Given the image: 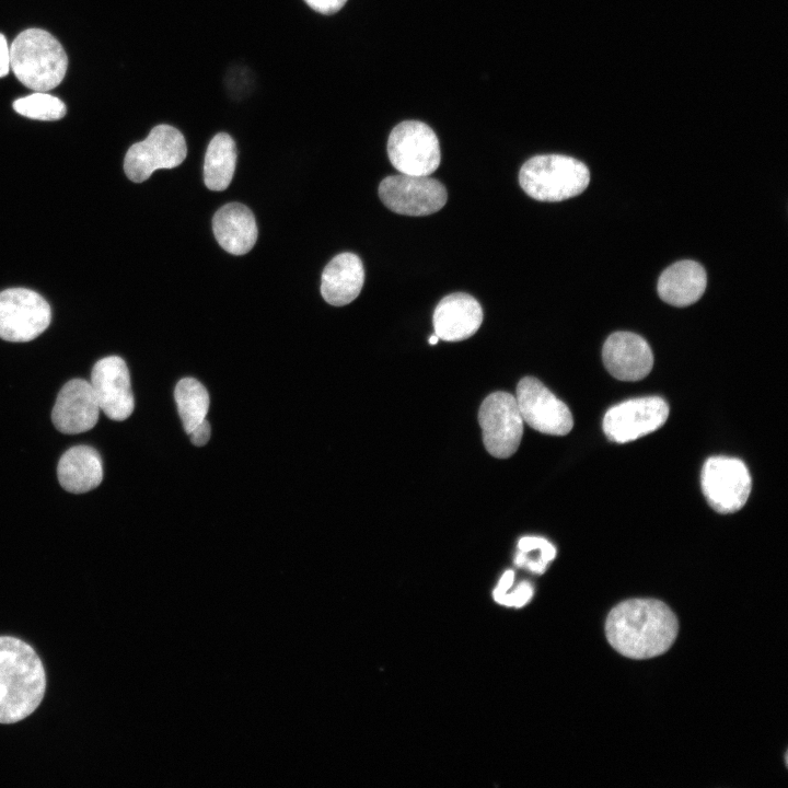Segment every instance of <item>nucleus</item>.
Returning a JSON list of instances; mask_svg holds the SVG:
<instances>
[{"mask_svg":"<svg viewBox=\"0 0 788 788\" xmlns=\"http://www.w3.org/2000/svg\"><path fill=\"white\" fill-rule=\"evenodd\" d=\"M679 623L672 610L656 599H631L611 610L605 622L610 645L630 659L664 653L674 642Z\"/></svg>","mask_w":788,"mask_h":788,"instance_id":"nucleus-1","label":"nucleus"},{"mask_svg":"<svg viewBox=\"0 0 788 788\" xmlns=\"http://www.w3.org/2000/svg\"><path fill=\"white\" fill-rule=\"evenodd\" d=\"M46 688L44 665L25 641L0 637V723L28 717L40 704Z\"/></svg>","mask_w":788,"mask_h":788,"instance_id":"nucleus-2","label":"nucleus"},{"mask_svg":"<svg viewBox=\"0 0 788 788\" xmlns=\"http://www.w3.org/2000/svg\"><path fill=\"white\" fill-rule=\"evenodd\" d=\"M10 67L26 88L47 92L65 78L68 57L50 33L42 28H27L10 45Z\"/></svg>","mask_w":788,"mask_h":788,"instance_id":"nucleus-3","label":"nucleus"},{"mask_svg":"<svg viewBox=\"0 0 788 788\" xmlns=\"http://www.w3.org/2000/svg\"><path fill=\"white\" fill-rule=\"evenodd\" d=\"M589 182L588 166L563 154L533 157L519 172L522 189L540 201H561L578 196L588 187Z\"/></svg>","mask_w":788,"mask_h":788,"instance_id":"nucleus-4","label":"nucleus"},{"mask_svg":"<svg viewBox=\"0 0 788 788\" xmlns=\"http://www.w3.org/2000/svg\"><path fill=\"white\" fill-rule=\"evenodd\" d=\"M392 165L402 174L429 176L440 164V146L425 123L406 120L393 128L387 140Z\"/></svg>","mask_w":788,"mask_h":788,"instance_id":"nucleus-5","label":"nucleus"},{"mask_svg":"<svg viewBox=\"0 0 788 788\" xmlns=\"http://www.w3.org/2000/svg\"><path fill=\"white\" fill-rule=\"evenodd\" d=\"M186 154L187 147L182 132L171 125L161 124L153 127L144 140L128 149L124 171L130 181L141 183L155 170L178 166Z\"/></svg>","mask_w":788,"mask_h":788,"instance_id":"nucleus-6","label":"nucleus"},{"mask_svg":"<svg viewBox=\"0 0 788 788\" xmlns=\"http://www.w3.org/2000/svg\"><path fill=\"white\" fill-rule=\"evenodd\" d=\"M478 422L487 452L498 459L513 455L523 436V419L514 395L499 391L480 404Z\"/></svg>","mask_w":788,"mask_h":788,"instance_id":"nucleus-7","label":"nucleus"},{"mask_svg":"<svg viewBox=\"0 0 788 788\" xmlns=\"http://www.w3.org/2000/svg\"><path fill=\"white\" fill-rule=\"evenodd\" d=\"M700 483L708 505L721 514L739 511L752 488L746 465L739 459L727 456L709 457L703 466Z\"/></svg>","mask_w":788,"mask_h":788,"instance_id":"nucleus-8","label":"nucleus"},{"mask_svg":"<svg viewBox=\"0 0 788 788\" xmlns=\"http://www.w3.org/2000/svg\"><path fill=\"white\" fill-rule=\"evenodd\" d=\"M50 321V306L37 292L25 288L0 292V338L12 343L33 340Z\"/></svg>","mask_w":788,"mask_h":788,"instance_id":"nucleus-9","label":"nucleus"},{"mask_svg":"<svg viewBox=\"0 0 788 788\" xmlns=\"http://www.w3.org/2000/svg\"><path fill=\"white\" fill-rule=\"evenodd\" d=\"M379 197L393 212L404 216H428L447 202V189L429 176L407 174L386 176L379 185Z\"/></svg>","mask_w":788,"mask_h":788,"instance_id":"nucleus-10","label":"nucleus"},{"mask_svg":"<svg viewBox=\"0 0 788 788\" xmlns=\"http://www.w3.org/2000/svg\"><path fill=\"white\" fill-rule=\"evenodd\" d=\"M515 401L523 422L545 434L565 436L573 426L568 406L540 380L522 378L515 389Z\"/></svg>","mask_w":788,"mask_h":788,"instance_id":"nucleus-11","label":"nucleus"},{"mask_svg":"<svg viewBox=\"0 0 788 788\" xmlns=\"http://www.w3.org/2000/svg\"><path fill=\"white\" fill-rule=\"evenodd\" d=\"M668 403L659 396L638 397L611 407L603 418V431L616 443H626L649 434L664 425Z\"/></svg>","mask_w":788,"mask_h":788,"instance_id":"nucleus-12","label":"nucleus"},{"mask_svg":"<svg viewBox=\"0 0 788 788\" xmlns=\"http://www.w3.org/2000/svg\"><path fill=\"white\" fill-rule=\"evenodd\" d=\"M100 409L112 420L127 419L134 412L130 374L125 360L108 356L99 360L90 382Z\"/></svg>","mask_w":788,"mask_h":788,"instance_id":"nucleus-13","label":"nucleus"},{"mask_svg":"<svg viewBox=\"0 0 788 788\" xmlns=\"http://www.w3.org/2000/svg\"><path fill=\"white\" fill-rule=\"evenodd\" d=\"M101 409L90 382L73 379L57 395L51 412L56 429L66 434H77L92 429Z\"/></svg>","mask_w":788,"mask_h":788,"instance_id":"nucleus-14","label":"nucleus"},{"mask_svg":"<svg viewBox=\"0 0 788 788\" xmlns=\"http://www.w3.org/2000/svg\"><path fill=\"white\" fill-rule=\"evenodd\" d=\"M602 359L611 375L621 381H638L652 369L653 354L641 336L615 332L605 340Z\"/></svg>","mask_w":788,"mask_h":788,"instance_id":"nucleus-15","label":"nucleus"},{"mask_svg":"<svg viewBox=\"0 0 788 788\" xmlns=\"http://www.w3.org/2000/svg\"><path fill=\"white\" fill-rule=\"evenodd\" d=\"M483 322L479 302L464 292L444 297L436 306L432 317L439 339L460 341L473 336Z\"/></svg>","mask_w":788,"mask_h":788,"instance_id":"nucleus-16","label":"nucleus"},{"mask_svg":"<svg viewBox=\"0 0 788 788\" xmlns=\"http://www.w3.org/2000/svg\"><path fill=\"white\" fill-rule=\"evenodd\" d=\"M212 230L219 245L233 255L246 254L257 240L254 215L240 202L222 206L212 218Z\"/></svg>","mask_w":788,"mask_h":788,"instance_id":"nucleus-17","label":"nucleus"},{"mask_svg":"<svg viewBox=\"0 0 788 788\" xmlns=\"http://www.w3.org/2000/svg\"><path fill=\"white\" fill-rule=\"evenodd\" d=\"M364 282L361 259L352 253L336 255L324 268L321 293L324 300L335 306L352 302Z\"/></svg>","mask_w":788,"mask_h":788,"instance_id":"nucleus-18","label":"nucleus"},{"mask_svg":"<svg viewBox=\"0 0 788 788\" xmlns=\"http://www.w3.org/2000/svg\"><path fill=\"white\" fill-rule=\"evenodd\" d=\"M707 286L704 267L690 259L680 260L659 277L658 293L660 298L674 306H687L700 299Z\"/></svg>","mask_w":788,"mask_h":788,"instance_id":"nucleus-19","label":"nucleus"},{"mask_svg":"<svg viewBox=\"0 0 788 788\" xmlns=\"http://www.w3.org/2000/svg\"><path fill=\"white\" fill-rule=\"evenodd\" d=\"M60 486L72 494H84L96 488L103 479V463L99 452L89 445L67 450L57 465Z\"/></svg>","mask_w":788,"mask_h":788,"instance_id":"nucleus-20","label":"nucleus"},{"mask_svg":"<svg viewBox=\"0 0 788 788\" xmlns=\"http://www.w3.org/2000/svg\"><path fill=\"white\" fill-rule=\"evenodd\" d=\"M236 165L235 142L227 132L217 134L209 142L205 162L204 181L210 190L221 192L230 185Z\"/></svg>","mask_w":788,"mask_h":788,"instance_id":"nucleus-21","label":"nucleus"},{"mask_svg":"<svg viewBox=\"0 0 788 788\" xmlns=\"http://www.w3.org/2000/svg\"><path fill=\"white\" fill-rule=\"evenodd\" d=\"M174 397L183 427L189 433L206 419L209 409L208 392L196 379L184 378L176 384Z\"/></svg>","mask_w":788,"mask_h":788,"instance_id":"nucleus-22","label":"nucleus"},{"mask_svg":"<svg viewBox=\"0 0 788 788\" xmlns=\"http://www.w3.org/2000/svg\"><path fill=\"white\" fill-rule=\"evenodd\" d=\"M556 557L555 546L544 537L523 536L518 542L514 565L533 573L543 575Z\"/></svg>","mask_w":788,"mask_h":788,"instance_id":"nucleus-23","label":"nucleus"},{"mask_svg":"<svg viewBox=\"0 0 788 788\" xmlns=\"http://www.w3.org/2000/svg\"><path fill=\"white\" fill-rule=\"evenodd\" d=\"M13 108L22 116L38 120H58L66 114L63 102L46 92H34L18 99Z\"/></svg>","mask_w":788,"mask_h":788,"instance_id":"nucleus-24","label":"nucleus"},{"mask_svg":"<svg viewBox=\"0 0 788 788\" xmlns=\"http://www.w3.org/2000/svg\"><path fill=\"white\" fill-rule=\"evenodd\" d=\"M513 584L496 602L508 607L521 609L532 600L534 588L531 582L525 580L514 587Z\"/></svg>","mask_w":788,"mask_h":788,"instance_id":"nucleus-25","label":"nucleus"},{"mask_svg":"<svg viewBox=\"0 0 788 788\" xmlns=\"http://www.w3.org/2000/svg\"><path fill=\"white\" fill-rule=\"evenodd\" d=\"M304 2L318 13L331 15L339 11L347 0H304Z\"/></svg>","mask_w":788,"mask_h":788,"instance_id":"nucleus-26","label":"nucleus"},{"mask_svg":"<svg viewBox=\"0 0 788 788\" xmlns=\"http://www.w3.org/2000/svg\"><path fill=\"white\" fill-rule=\"evenodd\" d=\"M210 433V425L207 419H205L199 425H197L188 434L193 444H195L196 447H201L208 442Z\"/></svg>","mask_w":788,"mask_h":788,"instance_id":"nucleus-27","label":"nucleus"},{"mask_svg":"<svg viewBox=\"0 0 788 788\" xmlns=\"http://www.w3.org/2000/svg\"><path fill=\"white\" fill-rule=\"evenodd\" d=\"M10 70V46L4 35L0 33V78L5 77Z\"/></svg>","mask_w":788,"mask_h":788,"instance_id":"nucleus-28","label":"nucleus"},{"mask_svg":"<svg viewBox=\"0 0 788 788\" xmlns=\"http://www.w3.org/2000/svg\"><path fill=\"white\" fill-rule=\"evenodd\" d=\"M428 341L430 345H436L439 341V337L436 334H433L429 337Z\"/></svg>","mask_w":788,"mask_h":788,"instance_id":"nucleus-29","label":"nucleus"}]
</instances>
